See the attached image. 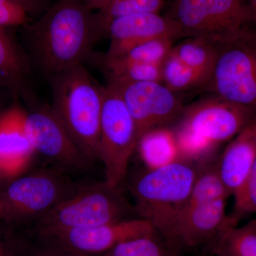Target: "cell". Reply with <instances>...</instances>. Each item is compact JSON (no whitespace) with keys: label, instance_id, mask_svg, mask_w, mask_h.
Listing matches in <instances>:
<instances>
[{"label":"cell","instance_id":"6da1fadb","mask_svg":"<svg viewBox=\"0 0 256 256\" xmlns=\"http://www.w3.org/2000/svg\"><path fill=\"white\" fill-rule=\"evenodd\" d=\"M80 0H57L38 21L25 25L32 57L50 77L82 64L105 36L97 12Z\"/></svg>","mask_w":256,"mask_h":256},{"label":"cell","instance_id":"7a4b0ae2","mask_svg":"<svg viewBox=\"0 0 256 256\" xmlns=\"http://www.w3.org/2000/svg\"><path fill=\"white\" fill-rule=\"evenodd\" d=\"M50 78L52 110L84 156L90 162L97 161L104 88L94 80L82 64Z\"/></svg>","mask_w":256,"mask_h":256},{"label":"cell","instance_id":"3957f363","mask_svg":"<svg viewBox=\"0 0 256 256\" xmlns=\"http://www.w3.org/2000/svg\"><path fill=\"white\" fill-rule=\"evenodd\" d=\"M198 170L190 160L178 159L148 169L131 186L138 215L164 239L188 204Z\"/></svg>","mask_w":256,"mask_h":256},{"label":"cell","instance_id":"277c9868","mask_svg":"<svg viewBox=\"0 0 256 256\" xmlns=\"http://www.w3.org/2000/svg\"><path fill=\"white\" fill-rule=\"evenodd\" d=\"M138 215L119 188L108 183L77 184L75 188L41 218L36 230L82 228L132 218ZM139 216V215H138Z\"/></svg>","mask_w":256,"mask_h":256},{"label":"cell","instance_id":"5b68a950","mask_svg":"<svg viewBox=\"0 0 256 256\" xmlns=\"http://www.w3.org/2000/svg\"><path fill=\"white\" fill-rule=\"evenodd\" d=\"M213 42L216 57L205 88L256 116V32L246 26Z\"/></svg>","mask_w":256,"mask_h":256},{"label":"cell","instance_id":"8992f818","mask_svg":"<svg viewBox=\"0 0 256 256\" xmlns=\"http://www.w3.org/2000/svg\"><path fill=\"white\" fill-rule=\"evenodd\" d=\"M140 140L137 126L117 89L104 88L101 112L98 160L105 168L106 182L119 188Z\"/></svg>","mask_w":256,"mask_h":256},{"label":"cell","instance_id":"52a82bcc","mask_svg":"<svg viewBox=\"0 0 256 256\" xmlns=\"http://www.w3.org/2000/svg\"><path fill=\"white\" fill-rule=\"evenodd\" d=\"M182 36L216 42L254 22L242 0H176L172 18Z\"/></svg>","mask_w":256,"mask_h":256},{"label":"cell","instance_id":"ba28073f","mask_svg":"<svg viewBox=\"0 0 256 256\" xmlns=\"http://www.w3.org/2000/svg\"><path fill=\"white\" fill-rule=\"evenodd\" d=\"M43 245L80 256L104 254L121 242L158 234L149 220L128 218L88 228L36 232Z\"/></svg>","mask_w":256,"mask_h":256},{"label":"cell","instance_id":"9c48e42d","mask_svg":"<svg viewBox=\"0 0 256 256\" xmlns=\"http://www.w3.org/2000/svg\"><path fill=\"white\" fill-rule=\"evenodd\" d=\"M63 170H38L18 178L2 194L11 210L12 220H37L53 210L77 184L64 176Z\"/></svg>","mask_w":256,"mask_h":256},{"label":"cell","instance_id":"30bf717a","mask_svg":"<svg viewBox=\"0 0 256 256\" xmlns=\"http://www.w3.org/2000/svg\"><path fill=\"white\" fill-rule=\"evenodd\" d=\"M118 92L137 126L140 138L181 118L185 107L178 94L161 82H108Z\"/></svg>","mask_w":256,"mask_h":256},{"label":"cell","instance_id":"8fae6325","mask_svg":"<svg viewBox=\"0 0 256 256\" xmlns=\"http://www.w3.org/2000/svg\"><path fill=\"white\" fill-rule=\"evenodd\" d=\"M256 116L252 111L214 96L185 108L180 127L215 146L238 136Z\"/></svg>","mask_w":256,"mask_h":256},{"label":"cell","instance_id":"7c38bea8","mask_svg":"<svg viewBox=\"0 0 256 256\" xmlns=\"http://www.w3.org/2000/svg\"><path fill=\"white\" fill-rule=\"evenodd\" d=\"M24 128L35 153L44 156L56 168L79 171L90 165L52 108L25 112Z\"/></svg>","mask_w":256,"mask_h":256},{"label":"cell","instance_id":"4fadbf2b","mask_svg":"<svg viewBox=\"0 0 256 256\" xmlns=\"http://www.w3.org/2000/svg\"><path fill=\"white\" fill-rule=\"evenodd\" d=\"M226 200L186 204L164 239L175 252L215 244L228 226L236 225L226 216Z\"/></svg>","mask_w":256,"mask_h":256},{"label":"cell","instance_id":"5bb4252c","mask_svg":"<svg viewBox=\"0 0 256 256\" xmlns=\"http://www.w3.org/2000/svg\"><path fill=\"white\" fill-rule=\"evenodd\" d=\"M110 46L104 54L114 58L134 47L154 38L166 37L172 40L181 36V32L172 18L158 13H142L119 16L111 20L108 28Z\"/></svg>","mask_w":256,"mask_h":256},{"label":"cell","instance_id":"9a60e30c","mask_svg":"<svg viewBox=\"0 0 256 256\" xmlns=\"http://www.w3.org/2000/svg\"><path fill=\"white\" fill-rule=\"evenodd\" d=\"M25 112L12 108L0 116V172L6 178L21 174L35 152L26 136Z\"/></svg>","mask_w":256,"mask_h":256},{"label":"cell","instance_id":"2e32d148","mask_svg":"<svg viewBox=\"0 0 256 256\" xmlns=\"http://www.w3.org/2000/svg\"><path fill=\"white\" fill-rule=\"evenodd\" d=\"M256 158V130L250 124L229 143L216 164L229 195H234L246 180Z\"/></svg>","mask_w":256,"mask_h":256},{"label":"cell","instance_id":"e0dca14e","mask_svg":"<svg viewBox=\"0 0 256 256\" xmlns=\"http://www.w3.org/2000/svg\"><path fill=\"white\" fill-rule=\"evenodd\" d=\"M4 28L0 26V85L18 95L24 87L28 63Z\"/></svg>","mask_w":256,"mask_h":256},{"label":"cell","instance_id":"ac0fdd59","mask_svg":"<svg viewBox=\"0 0 256 256\" xmlns=\"http://www.w3.org/2000/svg\"><path fill=\"white\" fill-rule=\"evenodd\" d=\"M138 146L148 169L160 168L180 159L175 133L168 128H156L143 134Z\"/></svg>","mask_w":256,"mask_h":256},{"label":"cell","instance_id":"d6986e66","mask_svg":"<svg viewBox=\"0 0 256 256\" xmlns=\"http://www.w3.org/2000/svg\"><path fill=\"white\" fill-rule=\"evenodd\" d=\"M109 82H162V65L129 63L116 58L99 57Z\"/></svg>","mask_w":256,"mask_h":256},{"label":"cell","instance_id":"ffe728a7","mask_svg":"<svg viewBox=\"0 0 256 256\" xmlns=\"http://www.w3.org/2000/svg\"><path fill=\"white\" fill-rule=\"evenodd\" d=\"M172 53L184 64L204 75L208 82L216 57L214 42L191 37L173 46Z\"/></svg>","mask_w":256,"mask_h":256},{"label":"cell","instance_id":"44dd1931","mask_svg":"<svg viewBox=\"0 0 256 256\" xmlns=\"http://www.w3.org/2000/svg\"><path fill=\"white\" fill-rule=\"evenodd\" d=\"M162 82L172 92L178 94L197 88H205L208 78L182 62L171 50L162 64Z\"/></svg>","mask_w":256,"mask_h":256},{"label":"cell","instance_id":"7402d4cb","mask_svg":"<svg viewBox=\"0 0 256 256\" xmlns=\"http://www.w3.org/2000/svg\"><path fill=\"white\" fill-rule=\"evenodd\" d=\"M215 246L223 248L234 256H256V220L242 227L230 226L212 248Z\"/></svg>","mask_w":256,"mask_h":256},{"label":"cell","instance_id":"603a6c76","mask_svg":"<svg viewBox=\"0 0 256 256\" xmlns=\"http://www.w3.org/2000/svg\"><path fill=\"white\" fill-rule=\"evenodd\" d=\"M228 192L218 176L215 164L198 168L188 204L227 200Z\"/></svg>","mask_w":256,"mask_h":256},{"label":"cell","instance_id":"cb8c5ba5","mask_svg":"<svg viewBox=\"0 0 256 256\" xmlns=\"http://www.w3.org/2000/svg\"><path fill=\"white\" fill-rule=\"evenodd\" d=\"M163 5V0H110L97 12L101 28L106 35L111 20L126 15L158 13Z\"/></svg>","mask_w":256,"mask_h":256},{"label":"cell","instance_id":"d4e9b609","mask_svg":"<svg viewBox=\"0 0 256 256\" xmlns=\"http://www.w3.org/2000/svg\"><path fill=\"white\" fill-rule=\"evenodd\" d=\"M158 234L130 239L105 252L102 256H172L166 242H160Z\"/></svg>","mask_w":256,"mask_h":256},{"label":"cell","instance_id":"484cf974","mask_svg":"<svg viewBox=\"0 0 256 256\" xmlns=\"http://www.w3.org/2000/svg\"><path fill=\"white\" fill-rule=\"evenodd\" d=\"M173 41L174 40L172 38L166 37L154 38L134 47L120 56L114 58L129 63L162 65L172 50Z\"/></svg>","mask_w":256,"mask_h":256},{"label":"cell","instance_id":"4316f807","mask_svg":"<svg viewBox=\"0 0 256 256\" xmlns=\"http://www.w3.org/2000/svg\"><path fill=\"white\" fill-rule=\"evenodd\" d=\"M235 217L256 212V158L250 172L242 186L234 194Z\"/></svg>","mask_w":256,"mask_h":256},{"label":"cell","instance_id":"83f0119b","mask_svg":"<svg viewBox=\"0 0 256 256\" xmlns=\"http://www.w3.org/2000/svg\"><path fill=\"white\" fill-rule=\"evenodd\" d=\"M31 21L28 13L13 0H0V26L28 24Z\"/></svg>","mask_w":256,"mask_h":256},{"label":"cell","instance_id":"f1b7e54d","mask_svg":"<svg viewBox=\"0 0 256 256\" xmlns=\"http://www.w3.org/2000/svg\"><path fill=\"white\" fill-rule=\"evenodd\" d=\"M16 4L21 6L26 11L28 15H37L44 14L48 6V0H13Z\"/></svg>","mask_w":256,"mask_h":256},{"label":"cell","instance_id":"f546056e","mask_svg":"<svg viewBox=\"0 0 256 256\" xmlns=\"http://www.w3.org/2000/svg\"><path fill=\"white\" fill-rule=\"evenodd\" d=\"M41 246L34 256H80L43 244H42Z\"/></svg>","mask_w":256,"mask_h":256},{"label":"cell","instance_id":"4dcf8cb0","mask_svg":"<svg viewBox=\"0 0 256 256\" xmlns=\"http://www.w3.org/2000/svg\"><path fill=\"white\" fill-rule=\"evenodd\" d=\"M0 220H12L11 210L6 202L0 197Z\"/></svg>","mask_w":256,"mask_h":256},{"label":"cell","instance_id":"1f68e13d","mask_svg":"<svg viewBox=\"0 0 256 256\" xmlns=\"http://www.w3.org/2000/svg\"><path fill=\"white\" fill-rule=\"evenodd\" d=\"M90 10H100L102 9L110 0H80Z\"/></svg>","mask_w":256,"mask_h":256},{"label":"cell","instance_id":"d6a6232c","mask_svg":"<svg viewBox=\"0 0 256 256\" xmlns=\"http://www.w3.org/2000/svg\"><path fill=\"white\" fill-rule=\"evenodd\" d=\"M0 256H12L11 249L6 245L0 234Z\"/></svg>","mask_w":256,"mask_h":256},{"label":"cell","instance_id":"836d02e7","mask_svg":"<svg viewBox=\"0 0 256 256\" xmlns=\"http://www.w3.org/2000/svg\"><path fill=\"white\" fill-rule=\"evenodd\" d=\"M212 250L215 252L216 255L217 256H234L228 252V250L223 248L222 247L215 246L212 248Z\"/></svg>","mask_w":256,"mask_h":256},{"label":"cell","instance_id":"e575fe53","mask_svg":"<svg viewBox=\"0 0 256 256\" xmlns=\"http://www.w3.org/2000/svg\"><path fill=\"white\" fill-rule=\"evenodd\" d=\"M248 6L252 12L254 22L256 23V0H249Z\"/></svg>","mask_w":256,"mask_h":256},{"label":"cell","instance_id":"d590c367","mask_svg":"<svg viewBox=\"0 0 256 256\" xmlns=\"http://www.w3.org/2000/svg\"><path fill=\"white\" fill-rule=\"evenodd\" d=\"M250 124V126H252V128H254V129H255L256 130V117L255 118V119H254V120H252V122Z\"/></svg>","mask_w":256,"mask_h":256},{"label":"cell","instance_id":"8d00e7d4","mask_svg":"<svg viewBox=\"0 0 256 256\" xmlns=\"http://www.w3.org/2000/svg\"><path fill=\"white\" fill-rule=\"evenodd\" d=\"M4 178H6V176H4V175H3L2 174L1 172H0V181H2V180H4Z\"/></svg>","mask_w":256,"mask_h":256},{"label":"cell","instance_id":"74e56055","mask_svg":"<svg viewBox=\"0 0 256 256\" xmlns=\"http://www.w3.org/2000/svg\"><path fill=\"white\" fill-rule=\"evenodd\" d=\"M206 256V255H205V256H204H204Z\"/></svg>","mask_w":256,"mask_h":256}]
</instances>
